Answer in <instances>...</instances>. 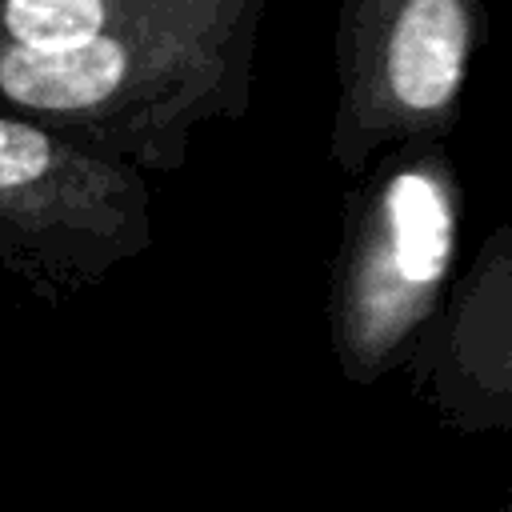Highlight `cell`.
<instances>
[{
	"mask_svg": "<svg viewBox=\"0 0 512 512\" xmlns=\"http://www.w3.org/2000/svg\"><path fill=\"white\" fill-rule=\"evenodd\" d=\"M452 252V184L436 164L396 168L356 224L336 288V352L352 380H372L432 316Z\"/></svg>",
	"mask_w": 512,
	"mask_h": 512,
	"instance_id": "cell-4",
	"label": "cell"
},
{
	"mask_svg": "<svg viewBox=\"0 0 512 512\" xmlns=\"http://www.w3.org/2000/svg\"><path fill=\"white\" fill-rule=\"evenodd\" d=\"M152 240L136 168L0 116V268L48 300L96 288Z\"/></svg>",
	"mask_w": 512,
	"mask_h": 512,
	"instance_id": "cell-2",
	"label": "cell"
},
{
	"mask_svg": "<svg viewBox=\"0 0 512 512\" xmlns=\"http://www.w3.org/2000/svg\"><path fill=\"white\" fill-rule=\"evenodd\" d=\"M476 40L464 0H404L348 8L336 116V160L356 172L384 140L440 132L456 120Z\"/></svg>",
	"mask_w": 512,
	"mask_h": 512,
	"instance_id": "cell-3",
	"label": "cell"
},
{
	"mask_svg": "<svg viewBox=\"0 0 512 512\" xmlns=\"http://www.w3.org/2000/svg\"><path fill=\"white\" fill-rule=\"evenodd\" d=\"M256 20V0H132L88 40L0 44V116L100 160L180 168L204 120L244 112Z\"/></svg>",
	"mask_w": 512,
	"mask_h": 512,
	"instance_id": "cell-1",
	"label": "cell"
}]
</instances>
